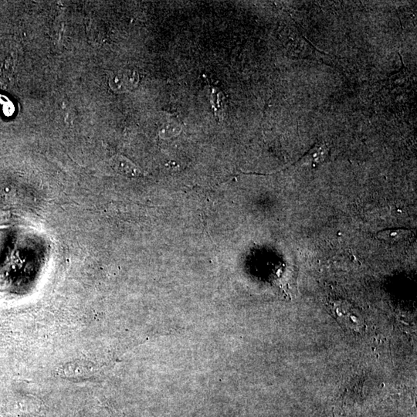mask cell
Instances as JSON below:
<instances>
[{
  "mask_svg": "<svg viewBox=\"0 0 417 417\" xmlns=\"http://www.w3.org/2000/svg\"><path fill=\"white\" fill-rule=\"evenodd\" d=\"M328 308L339 326L347 332L361 334L365 332L366 323L361 311L345 300H333L328 303Z\"/></svg>",
  "mask_w": 417,
  "mask_h": 417,
  "instance_id": "1",
  "label": "cell"
},
{
  "mask_svg": "<svg viewBox=\"0 0 417 417\" xmlns=\"http://www.w3.org/2000/svg\"><path fill=\"white\" fill-rule=\"evenodd\" d=\"M93 363L90 362L77 361L67 363L60 369V374L67 378H81L90 376L94 372Z\"/></svg>",
  "mask_w": 417,
  "mask_h": 417,
  "instance_id": "2",
  "label": "cell"
},
{
  "mask_svg": "<svg viewBox=\"0 0 417 417\" xmlns=\"http://www.w3.org/2000/svg\"><path fill=\"white\" fill-rule=\"evenodd\" d=\"M110 166L114 171L121 176L129 177H139L142 172L139 167L122 155H115L110 161Z\"/></svg>",
  "mask_w": 417,
  "mask_h": 417,
  "instance_id": "3",
  "label": "cell"
},
{
  "mask_svg": "<svg viewBox=\"0 0 417 417\" xmlns=\"http://www.w3.org/2000/svg\"><path fill=\"white\" fill-rule=\"evenodd\" d=\"M408 235L409 231L405 230H390L378 233V237L385 241L397 242L407 238Z\"/></svg>",
  "mask_w": 417,
  "mask_h": 417,
  "instance_id": "4",
  "label": "cell"
}]
</instances>
